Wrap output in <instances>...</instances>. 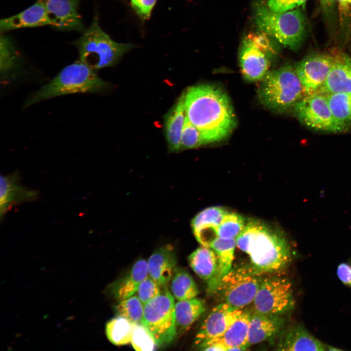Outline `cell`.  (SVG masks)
Returning <instances> with one entry per match:
<instances>
[{
  "mask_svg": "<svg viewBox=\"0 0 351 351\" xmlns=\"http://www.w3.org/2000/svg\"><path fill=\"white\" fill-rule=\"evenodd\" d=\"M184 105L188 119L199 130L206 144L225 138L235 126L228 97L215 86L189 88L184 93Z\"/></svg>",
  "mask_w": 351,
  "mask_h": 351,
  "instance_id": "cell-1",
  "label": "cell"
},
{
  "mask_svg": "<svg viewBox=\"0 0 351 351\" xmlns=\"http://www.w3.org/2000/svg\"><path fill=\"white\" fill-rule=\"evenodd\" d=\"M236 241L238 248L249 255L251 266L261 274L281 271L291 258L284 235L258 220H249Z\"/></svg>",
  "mask_w": 351,
  "mask_h": 351,
  "instance_id": "cell-2",
  "label": "cell"
},
{
  "mask_svg": "<svg viewBox=\"0 0 351 351\" xmlns=\"http://www.w3.org/2000/svg\"><path fill=\"white\" fill-rule=\"evenodd\" d=\"M254 20L259 31L291 50L298 49L307 33V21L300 7L285 12L271 10L263 0L254 4Z\"/></svg>",
  "mask_w": 351,
  "mask_h": 351,
  "instance_id": "cell-3",
  "label": "cell"
},
{
  "mask_svg": "<svg viewBox=\"0 0 351 351\" xmlns=\"http://www.w3.org/2000/svg\"><path fill=\"white\" fill-rule=\"evenodd\" d=\"M107 86L93 70L80 60L65 67L52 80L32 94L23 107L57 97L101 91Z\"/></svg>",
  "mask_w": 351,
  "mask_h": 351,
  "instance_id": "cell-4",
  "label": "cell"
},
{
  "mask_svg": "<svg viewBox=\"0 0 351 351\" xmlns=\"http://www.w3.org/2000/svg\"><path fill=\"white\" fill-rule=\"evenodd\" d=\"M73 43L79 60L96 71L113 65L134 46L113 40L101 28L97 17Z\"/></svg>",
  "mask_w": 351,
  "mask_h": 351,
  "instance_id": "cell-5",
  "label": "cell"
},
{
  "mask_svg": "<svg viewBox=\"0 0 351 351\" xmlns=\"http://www.w3.org/2000/svg\"><path fill=\"white\" fill-rule=\"evenodd\" d=\"M259 96L267 107L279 112L293 108L305 96L295 68L290 64L268 72L263 78Z\"/></svg>",
  "mask_w": 351,
  "mask_h": 351,
  "instance_id": "cell-6",
  "label": "cell"
},
{
  "mask_svg": "<svg viewBox=\"0 0 351 351\" xmlns=\"http://www.w3.org/2000/svg\"><path fill=\"white\" fill-rule=\"evenodd\" d=\"M261 274L251 265L232 268L211 295L220 303L242 309L253 302L263 278Z\"/></svg>",
  "mask_w": 351,
  "mask_h": 351,
  "instance_id": "cell-7",
  "label": "cell"
},
{
  "mask_svg": "<svg viewBox=\"0 0 351 351\" xmlns=\"http://www.w3.org/2000/svg\"><path fill=\"white\" fill-rule=\"evenodd\" d=\"M175 298L167 290L144 305L141 324L154 339L157 347L170 343L177 334Z\"/></svg>",
  "mask_w": 351,
  "mask_h": 351,
  "instance_id": "cell-8",
  "label": "cell"
},
{
  "mask_svg": "<svg viewBox=\"0 0 351 351\" xmlns=\"http://www.w3.org/2000/svg\"><path fill=\"white\" fill-rule=\"evenodd\" d=\"M253 302L256 312L284 315L295 306L292 284L283 277H263Z\"/></svg>",
  "mask_w": 351,
  "mask_h": 351,
  "instance_id": "cell-9",
  "label": "cell"
},
{
  "mask_svg": "<svg viewBox=\"0 0 351 351\" xmlns=\"http://www.w3.org/2000/svg\"><path fill=\"white\" fill-rule=\"evenodd\" d=\"M293 109L297 117L308 127L319 131L337 133L325 94L317 92L305 96Z\"/></svg>",
  "mask_w": 351,
  "mask_h": 351,
  "instance_id": "cell-10",
  "label": "cell"
},
{
  "mask_svg": "<svg viewBox=\"0 0 351 351\" xmlns=\"http://www.w3.org/2000/svg\"><path fill=\"white\" fill-rule=\"evenodd\" d=\"M334 60V55L315 53L306 56L295 66L304 95L318 92L326 81Z\"/></svg>",
  "mask_w": 351,
  "mask_h": 351,
  "instance_id": "cell-11",
  "label": "cell"
},
{
  "mask_svg": "<svg viewBox=\"0 0 351 351\" xmlns=\"http://www.w3.org/2000/svg\"><path fill=\"white\" fill-rule=\"evenodd\" d=\"M243 311L225 303H220L209 313L195 338V344L201 349L205 344L221 337Z\"/></svg>",
  "mask_w": 351,
  "mask_h": 351,
  "instance_id": "cell-12",
  "label": "cell"
},
{
  "mask_svg": "<svg viewBox=\"0 0 351 351\" xmlns=\"http://www.w3.org/2000/svg\"><path fill=\"white\" fill-rule=\"evenodd\" d=\"M80 0H42L51 21L58 30L83 32L84 26L79 13Z\"/></svg>",
  "mask_w": 351,
  "mask_h": 351,
  "instance_id": "cell-13",
  "label": "cell"
},
{
  "mask_svg": "<svg viewBox=\"0 0 351 351\" xmlns=\"http://www.w3.org/2000/svg\"><path fill=\"white\" fill-rule=\"evenodd\" d=\"M19 172L0 176V214L1 220L14 206L32 202L39 197L36 190L25 187L20 183Z\"/></svg>",
  "mask_w": 351,
  "mask_h": 351,
  "instance_id": "cell-14",
  "label": "cell"
},
{
  "mask_svg": "<svg viewBox=\"0 0 351 351\" xmlns=\"http://www.w3.org/2000/svg\"><path fill=\"white\" fill-rule=\"evenodd\" d=\"M270 57L256 47L245 37L239 52L242 73L246 79L256 81L263 79L268 72Z\"/></svg>",
  "mask_w": 351,
  "mask_h": 351,
  "instance_id": "cell-15",
  "label": "cell"
},
{
  "mask_svg": "<svg viewBox=\"0 0 351 351\" xmlns=\"http://www.w3.org/2000/svg\"><path fill=\"white\" fill-rule=\"evenodd\" d=\"M328 346L312 335L302 324H296L282 331L276 350L323 351L328 350Z\"/></svg>",
  "mask_w": 351,
  "mask_h": 351,
  "instance_id": "cell-16",
  "label": "cell"
},
{
  "mask_svg": "<svg viewBox=\"0 0 351 351\" xmlns=\"http://www.w3.org/2000/svg\"><path fill=\"white\" fill-rule=\"evenodd\" d=\"M177 262L173 246L167 244L156 250L147 263L148 275L164 288L172 278Z\"/></svg>",
  "mask_w": 351,
  "mask_h": 351,
  "instance_id": "cell-17",
  "label": "cell"
},
{
  "mask_svg": "<svg viewBox=\"0 0 351 351\" xmlns=\"http://www.w3.org/2000/svg\"><path fill=\"white\" fill-rule=\"evenodd\" d=\"M51 26L42 0H37L32 5L17 14L1 19L0 31L4 33L24 28Z\"/></svg>",
  "mask_w": 351,
  "mask_h": 351,
  "instance_id": "cell-18",
  "label": "cell"
},
{
  "mask_svg": "<svg viewBox=\"0 0 351 351\" xmlns=\"http://www.w3.org/2000/svg\"><path fill=\"white\" fill-rule=\"evenodd\" d=\"M285 323L283 315L264 314L254 311L251 314L249 325L250 346L279 335L284 329Z\"/></svg>",
  "mask_w": 351,
  "mask_h": 351,
  "instance_id": "cell-19",
  "label": "cell"
},
{
  "mask_svg": "<svg viewBox=\"0 0 351 351\" xmlns=\"http://www.w3.org/2000/svg\"><path fill=\"white\" fill-rule=\"evenodd\" d=\"M318 92L351 93V58L349 56L344 53L334 55L332 67Z\"/></svg>",
  "mask_w": 351,
  "mask_h": 351,
  "instance_id": "cell-20",
  "label": "cell"
},
{
  "mask_svg": "<svg viewBox=\"0 0 351 351\" xmlns=\"http://www.w3.org/2000/svg\"><path fill=\"white\" fill-rule=\"evenodd\" d=\"M236 239L218 237L212 243L210 248L215 253L217 257V269L214 278L207 283V292L211 295L222 278L231 270L234 259Z\"/></svg>",
  "mask_w": 351,
  "mask_h": 351,
  "instance_id": "cell-21",
  "label": "cell"
},
{
  "mask_svg": "<svg viewBox=\"0 0 351 351\" xmlns=\"http://www.w3.org/2000/svg\"><path fill=\"white\" fill-rule=\"evenodd\" d=\"M184 93L168 113L165 122L166 138L169 150L177 152L181 149V135L186 117Z\"/></svg>",
  "mask_w": 351,
  "mask_h": 351,
  "instance_id": "cell-22",
  "label": "cell"
},
{
  "mask_svg": "<svg viewBox=\"0 0 351 351\" xmlns=\"http://www.w3.org/2000/svg\"><path fill=\"white\" fill-rule=\"evenodd\" d=\"M148 276L147 261L139 259L133 265L129 272L115 285L113 294L120 300L134 295L141 282Z\"/></svg>",
  "mask_w": 351,
  "mask_h": 351,
  "instance_id": "cell-23",
  "label": "cell"
},
{
  "mask_svg": "<svg viewBox=\"0 0 351 351\" xmlns=\"http://www.w3.org/2000/svg\"><path fill=\"white\" fill-rule=\"evenodd\" d=\"M188 260L193 271L207 283L215 276L217 269V257L212 249L200 247L189 255Z\"/></svg>",
  "mask_w": 351,
  "mask_h": 351,
  "instance_id": "cell-24",
  "label": "cell"
},
{
  "mask_svg": "<svg viewBox=\"0 0 351 351\" xmlns=\"http://www.w3.org/2000/svg\"><path fill=\"white\" fill-rule=\"evenodd\" d=\"M251 316L250 312L243 311L221 337L228 351L245 350L250 346L249 332Z\"/></svg>",
  "mask_w": 351,
  "mask_h": 351,
  "instance_id": "cell-25",
  "label": "cell"
},
{
  "mask_svg": "<svg viewBox=\"0 0 351 351\" xmlns=\"http://www.w3.org/2000/svg\"><path fill=\"white\" fill-rule=\"evenodd\" d=\"M337 133L351 127V93L325 94Z\"/></svg>",
  "mask_w": 351,
  "mask_h": 351,
  "instance_id": "cell-26",
  "label": "cell"
},
{
  "mask_svg": "<svg viewBox=\"0 0 351 351\" xmlns=\"http://www.w3.org/2000/svg\"><path fill=\"white\" fill-rule=\"evenodd\" d=\"M206 309L204 301L195 297L175 303L176 322L177 332H184L196 321Z\"/></svg>",
  "mask_w": 351,
  "mask_h": 351,
  "instance_id": "cell-27",
  "label": "cell"
},
{
  "mask_svg": "<svg viewBox=\"0 0 351 351\" xmlns=\"http://www.w3.org/2000/svg\"><path fill=\"white\" fill-rule=\"evenodd\" d=\"M20 59L12 38L5 34L0 38V71L1 79H5L19 67Z\"/></svg>",
  "mask_w": 351,
  "mask_h": 351,
  "instance_id": "cell-28",
  "label": "cell"
},
{
  "mask_svg": "<svg viewBox=\"0 0 351 351\" xmlns=\"http://www.w3.org/2000/svg\"><path fill=\"white\" fill-rule=\"evenodd\" d=\"M171 290L172 294L177 301L196 297L198 289L193 278L186 271L176 269L172 277Z\"/></svg>",
  "mask_w": 351,
  "mask_h": 351,
  "instance_id": "cell-29",
  "label": "cell"
},
{
  "mask_svg": "<svg viewBox=\"0 0 351 351\" xmlns=\"http://www.w3.org/2000/svg\"><path fill=\"white\" fill-rule=\"evenodd\" d=\"M134 324L125 318L118 316L106 324L105 333L109 341L116 346L131 343Z\"/></svg>",
  "mask_w": 351,
  "mask_h": 351,
  "instance_id": "cell-30",
  "label": "cell"
},
{
  "mask_svg": "<svg viewBox=\"0 0 351 351\" xmlns=\"http://www.w3.org/2000/svg\"><path fill=\"white\" fill-rule=\"evenodd\" d=\"M144 305L136 295L119 300L116 307L118 316H122L134 324H141Z\"/></svg>",
  "mask_w": 351,
  "mask_h": 351,
  "instance_id": "cell-31",
  "label": "cell"
},
{
  "mask_svg": "<svg viewBox=\"0 0 351 351\" xmlns=\"http://www.w3.org/2000/svg\"><path fill=\"white\" fill-rule=\"evenodd\" d=\"M246 224L245 219L241 215L228 211L218 227V237L236 239L244 229Z\"/></svg>",
  "mask_w": 351,
  "mask_h": 351,
  "instance_id": "cell-32",
  "label": "cell"
},
{
  "mask_svg": "<svg viewBox=\"0 0 351 351\" xmlns=\"http://www.w3.org/2000/svg\"><path fill=\"white\" fill-rule=\"evenodd\" d=\"M228 211L222 207L207 208L197 214L191 221L192 230L204 224H214L219 227Z\"/></svg>",
  "mask_w": 351,
  "mask_h": 351,
  "instance_id": "cell-33",
  "label": "cell"
},
{
  "mask_svg": "<svg viewBox=\"0 0 351 351\" xmlns=\"http://www.w3.org/2000/svg\"><path fill=\"white\" fill-rule=\"evenodd\" d=\"M131 343L137 351H152L157 347L152 336L141 324H134Z\"/></svg>",
  "mask_w": 351,
  "mask_h": 351,
  "instance_id": "cell-34",
  "label": "cell"
},
{
  "mask_svg": "<svg viewBox=\"0 0 351 351\" xmlns=\"http://www.w3.org/2000/svg\"><path fill=\"white\" fill-rule=\"evenodd\" d=\"M206 144L199 130L186 116L181 135V149H189L198 147Z\"/></svg>",
  "mask_w": 351,
  "mask_h": 351,
  "instance_id": "cell-35",
  "label": "cell"
},
{
  "mask_svg": "<svg viewBox=\"0 0 351 351\" xmlns=\"http://www.w3.org/2000/svg\"><path fill=\"white\" fill-rule=\"evenodd\" d=\"M161 287L149 275L140 284L136 292V295L145 305L157 295L161 292Z\"/></svg>",
  "mask_w": 351,
  "mask_h": 351,
  "instance_id": "cell-36",
  "label": "cell"
},
{
  "mask_svg": "<svg viewBox=\"0 0 351 351\" xmlns=\"http://www.w3.org/2000/svg\"><path fill=\"white\" fill-rule=\"evenodd\" d=\"M218 226L214 224H204L192 230L196 240L202 246L210 248L213 241L218 237Z\"/></svg>",
  "mask_w": 351,
  "mask_h": 351,
  "instance_id": "cell-37",
  "label": "cell"
},
{
  "mask_svg": "<svg viewBox=\"0 0 351 351\" xmlns=\"http://www.w3.org/2000/svg\"><path fill=\"white\" fill-rule=\"evenodd\" d=\"M258 49L266 53L270 58L275 55L276 50L273 44L270 37L266 33L260 31L256 33H250L246 36Z\"/></svg>",
  "mask_w": 351,
  "mask_h": 351,
  "instance_id": "cell-38",
  "label": "cell"
},
{
  "mask_svg": "<svg viewBox=\"0 0 351 351\" xmlns=\"http://www.w3.org/2000/svg\"><path fill=\"white\" fill-rule=\"evenodd\" d=\"M307 0H267L269 8L275 12H282L299 7Z\"/></svg>",
  "mask_w": 351,
  "mask_h": 351,
  "instance_id": "cell-39",
  "label": "cell"
},
{
  "mask_svg": "<svg viewBox=\"0 0 351 351\" xmlns=\"http://www.w3.org/2000/svg\"><path fill=\"white\" fill-rule=\"evenodd\" d=\"M156 0H131L132 7L138 16L143 19H148Z\"/></svg>",
  "mask_w": 351,
  "mask_h": 351,
  "instance_id": "cell-40",
  "label": "cell"
},
{
  "mask_svg": "<svg viewBox=\"0 0 351 351\" xmlns=\"http://www.w3.org/2000/svg\"><path fill=\"white\" fill-rule=\"evenodd\" d=\"M337 274L344 284L351 286V265L342 263L337 269Z\"/></svg>",
  "mask_w": 351,
  "mask_h": 351,
  "instance_id": "cell-41",
  "label": "cell"
},
{
  "mask_svg": "<svg viewBox=\"0 0 351 351\" xmlns=\"http://www.w3.org/2000/svg\"><path fill=\"white\" fill-rule=\"evenodd\" d=\"M338 6L342 22L351 18V0H338Z\"/></svg>",
  "mask_w": 351,
  "mask_h": 351,
  "instance_id": "cell-42",
  "label": "cell"
},
{
  "mask_svg": "<svg viewBox=\"0 0 351 351\" xmlns=\"http://www.w3.org/2000/svg\"><path fill=\"white\" fill-rule=\"evenodd\" d=\"M321 7L324 14L331 15L338 4V0H319Z\"/></svg>",
  "mask_w": 351,
  "mask_h": 351,
  "instance_id": "cell-43",
  "label": "cell"
}]
</instances>
